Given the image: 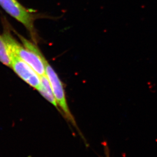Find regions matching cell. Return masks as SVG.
<instances>
[{"label": "cell", "instance_id": "1", "mask_svg": "<svg viewBox=\"0 0 157 157\" xmlns=\"http://www.w3.org/2000/svg\"><path fill=\"white\" fill-rule=\"evenodd\" d=\"M3 35L12 54L28 64L39 76L45 75V67L41 58L42 53L36 45L17 34L24 45H21L7 30H5Z\"/></svg>", "mask_w": 157, "mask_h": 157}, {"label": "cell", "instance_id": "3", "mask_svg": "<svg viewBox=\"0 0 157 157\" xmlns=\"http://www.w3.org/2000/svg\"><path fill=\"white\" fill-rule=\"evenodd\" d=\"M0 6L7 13L21 23L30 33L33 40L36 41L34 21L36 16L29 9L24 7L17 0H0Z\"/></svg>", "mask_w": 157, "mask_h": 157}, {"label": "cell", "instance_id": "6", "mask_svg": "<svg viewBox=\"0 0 157 157\" xmlns=\"http://www.w3.org/2000/svg\"><path fill=\"white\" fill-rule=\"evenodd\" d=\"M12 54L3 34L0 35V62L7 67H11Z\"/></svg>", "mask_w": 157, "mask_h": 157}, {"label": "cell", "instance_id": "7", "mask_svg": "<svg viewBox=\"0 0 157 157\" xmlns=\"http://www.w3.org/2000/svg\"><path fill=\"white\" fill-rule=\"evenodd\" d=\"M102 145L104 149V156H98V157H111L110 150L107 142H103Z\"/></svg>", "mask_w": 157, "mask_h": 157}, {"label": "cell", "instance_id": "2", "mask_svg": "<svg viewBox=\"0 0 157 157\" xmlns=\"http://www.w3.org/2000/svg\"><path fill=\"white\" fill-rule=\"evenodd\" d=\"M41 58L44 62L45 67V75L50 81L53 94L54 95L58 106L60 110L61 114L67 120V122H68L75 128L80 137L81 138L84 142L86 147H88L87 141L78 126L75 118L68 107L62 82L60 80L59 77L58 76L57 74L50 64L48 63L47 59H45L42 54H41Z\"/></svg>", "mask_w": 157, "mask_h": 157}, {"label": "cell", "instance_id": "4", "mask_svg": "<svg viewBox=\"0 0 157 157\" xmlns=\"http://www.w3.org/2000/svg\"><path fill=\"white\" fill-rule=\"evenodd\" d=\"M22 80L37 90L40 87V76L24 61L13 54L11 67Z\"/></svg>", "mask_w": 157, "mask_h": 157}, {"label": "cell", "instance_id": "5", "mask_svg": "<svg viewBox=\"0 0 157 157\" xmlns=\"http://www.w3.org/2000/svg\"><path fill=\"white\" fill-rule=\"evenodd\" d=\"M40 78L41 86L38 90V91L41 94L44 98H45L48 101L53 105L56 109H57L61 113L60 110L59 109L56 100L55 98L54 95L53 94L51 86L50 84V81L47 77L46 75L40 76Z\"/></svg>", "mask_w": 157, "mask_h": 157}]
</instances>
